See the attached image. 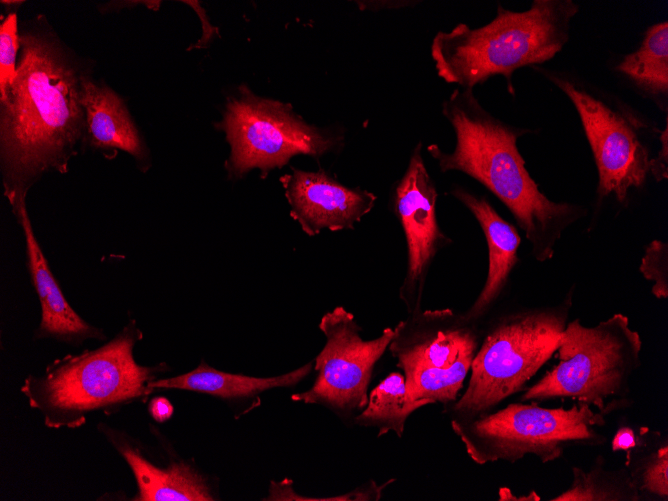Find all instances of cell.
Segmentation results:
<instances>
[{
	"instance_id": "1",
	"label": "cell",
	"mask_w": 668,
	"mask_h": 501,
	"mask_svg": "<svg viewBox=\"0 0 668 501\" xmlns=\"http://www.w3.org/2000/svg\"><path fill=\"white\" fill-rule=\"evenodd\" d=\"M15 78L0 98V153L5 196L26 197L48 171L65 173L86 131L81 77L53 35H19Z\"/></svg>"
},
{
	"instance_id": "2",
	"label": "cell",
	"mask_w": 668,
	"mask_h": 501,
	"mask_svg": "<svg viewBox=\"0 0 668 501\" xmlns=\"http://www.w3.org/2000/svg\"><path fill=\"white\" fill-rule=\"evenodd\" d=\"M442 114L454 130L456 143L453 152H445L436 144L427 147L439 169L460 171L483 184L512 213L535 259H551L563 231L586 210L580 205L552 201L539 190L517 146L518 138L529 130L492 115L473 89H455L443 101Z\"/></svg>"
},
{
	"instance_id": "3",
	"label": "cell",
	"mask_w": 668,
	"mask_h": 501,
	"mask_svg": "<svg viewBox=\"0 0 668 501\" xmlns=\"http://www.w3.org/2000/svg\"><path fill=\"white\" fill-rule=\"evenodd\" d=\"M578 11L572 0H534L524 11L498 5L496 16L486 25L471 28L460 23L450 31H439L430 48L437 75L463 89L501 75L514 96V72L558 54L569 40Z\"/></svg>"
},
{
	"instance_id": "4",
	"label": "cell",
	"mask_w": 668,
	"mask_h": 501,
	"mask_svg": "<svg viewBox=\"0 0 668 501\" xmlns=\"http://www.w3.org/2000/svg\"><path fill=\"white\" fill-rule=\"evenodd\" d=\"M142 332L131 320L114 338L94 350L68 354L42 375H29L21 386L29 406L51 429L79 428L93 412L111 415L152 393L148 384L164 369L143 366L134 358Z\"/></svg>"
},
{
	"instance_id": "5",
	"label": "cell",
	"mask_w": 668,
	"mask_h": 501,
	"mask_svg": "<svg viewBox=\"0 0 668 501\" xmlns=\"http://www.w3.org/2000/svg\"><path fill=\"white\" fill-rule=\"evenodd\" d=\"M642 342L628 318L615 314L594 327L567 323L557 349L559 362L520 401L569 398L607 414L622 406L629 382L640 366Z\"/></svg>"
},
{
	"instance_id": "6",
	"label": "cell",
	"mask_w": 668,
	"mask_h": 501,
	"mask_svg": "<svg viewBox=\"0 0 668 501\" xmlns=\"http://www.w3.org/2000/svg\"><path fill=\"white\" fill-rule=\"evenodd\" d=\"M570 307L569 297L556 306L498 318L473 358L467 388L450 406L451 420L491 412L508 397L524 391L527 382L557 352Z\"/></svg>"
},
{
	"instance_id": "7",
	"label": "cell",
	"mask_w": 668,
	"mask_h": 501,
	"mask_svg": "<svg viewBox=\"0 0 668 501\" xmlns=\"http://www.w3.org/2000/svg\"><path fill=\"white\" fill-rule=\"evenodd\" d=\"M605 424V414L585 403L565 409L521 401L471 419L451 420L466 453L479 465L513 463L526 455L548 463L570 446L603 445L606 437L597 429Z\"/></svg>"
},
{
	"instance_id": "8",
	"label": "cell",
	"mask_w": 668,
	"mask_h": 501,
	"mask_svg": "<svg viewBox=\"0 0 668 501\" xmlns=\"http://www.w3.org/2000/svg\"><path fill=\"white\" fill-rule=\"evenodd\" d=\"M230 144L226 169L231 178H240L253 168L265 178L296 155L319 158L341 146L343 136L309 124L290 104L261 98L245 85L228 100L222 121Z\"/></svg>"
},
{
	"instance_id": "9",
	"label": "cell",
	"mask_w": 668,
	"mask_h": 501,
	"mask_svg": "<svg viewBox=\"0 0 668 501\" xmlns=\"http://www.w3.org/2000/svg\"><path fill=\"white\" fill-rule=\"evenodd\" d=\"M475 323L441 309L420 310L396 325L389 349L404 372L410 400L444 405L457 400L479 347Z\"/></svg>"
},
{
	"instance_id": "10",
	"label": "cell",
	"mask_w": 668,
	"mask_h": 501,
	"mask_svg": "<svg viewBox=\"0 0 668 501\" xmlns=\"http://www.w3.org/2000/svg\"><path fill=\"white\" fill-rule=\"evenodd\" d=\"M535 69L574 105L597 167L598 195H613L624 204L629 191L642 186L650 173L651 158L642 141L648 124L622 102L606 99L572 75Z\"/></svg>"
},
{
	"instance_id": "11",
	"label": "cell",
	"mask_w": 668,
	"mask_h": 501,
	"mask_svg": "<svg viewBox=\"0 0 668 501\" xmlns=\"http://www.w3.org/2000/svg\"><path fill=\"white\" fill-rule=\"evenodd\" d=\"M319 328L326 342L315 359L316 380L309 390L293 394L292 400L323 405L339 414L362 411L374 366L394 339L396 326L363 340L353 315L339 306L323 315Z\"/></svg>"
},
{
	"instance_id": "12",
	"label": "cell",
	"mask_w": 668,
	"mask_h": 501,
	"mask_svg": "<svg viewBox=\"0 0 668 501\" xmlns=\"http://www.w3.org/2000/svg\"><path fill=\"white\" fill-rule=\"evenodd\" d=\"M421 149L419 142L392 197L393 211L407 243V270L399 294L409 314L421 310L423 288L432 260L450 242L437 221L438 192L424 164Z\"/></svg>"
},
{
	"instance_id": "13",
	"label": "cell",
	"mask_w": 668,
	"mask_h": 501,
	"mask_svg": "<svg viewBox=\"0 0 668 501\" xmlns=\"http://www.w3.org/2000/svg\"><path fill=\"white\" fill-rule=\"evenodd\" d=\"M290 215L309 236L323 229H353L375 205L376 195L341 184L325 170L292 172L280 178Z\"/></svg>"
},
{
	"instance_id": "14",
	"label": "cell",
	"mask_w": 668,
	"mask_h": 501,
	"mask_svg": "<svg viewBox=\"0 0 668 501\" xmlns=\"http://www.w3.org/2000/svg\"><path fill=\"white\" fill-rule=\"evenodd\" d=\"M99 430L123 457L137 483L135 501L216 500L207 479L184 461L167 466L154 464L134 438L121 430L99 424Z\"/></svg>"
},
{
	"instance_id": "15",
	"label": "cell",
	"mask_w": 668,
	"mask_h": 501,
	"mask_svg": "<svg viewBox=\"0 0 668 501\" xmlns=\"http://www.w3.org/2000/svg\"><path fill=\"white\" fill-rule=\"evenodd\" d=\"M12 206L25 235L28 269L41 305L37 337L53 338L72 344H80L86 339L105 338L100 329L83 320L67 302L34 235L25 197Z\"/></svg>"
},
{
	"instance_id": "16",
	"label": "cell",
	"mask_w": 668,
	"mask_h": 501,
	"mask_svg": "<svg viewBox=\"0 0 668 501\" xmlns=\"http://www.w3.org/2000/svg\"><path fill=\"white\" fill-rule=\"evenodd\" d=\"M452 195L475 217L484 233L488 247V273L485 284L464 315L476 322L496 302L504 290L510 273L518 262L521 238L517 229L503 219L485 197H477L462 188H454Z\"/></svg>"
},
{
	"instance_id": "17",
	"label": "cell",
	"mask_w": 668,
	"mask_h": 501,
	"mask_svg": "<svg viewBox=\"0 0 668 501\" xmlns=\"http://www.w3.org/2000/svg\"><path fill=\"white\" fill-rule=\"evenodd\" d=\"M80 103L92 146L125 151L138 162L147 158L146 148L127 107L112 89L82 75Z\"/></svg>"
},
{
	"instance_id": "18",
	"label": "cell",
	"mask_w": 668,
	"mask_h": 501,
	"mask_svg": "<svg viewBox=\"0 0 668 501\" xmlns=\"http://www.w3.org/2000/svg\"><path fill=\"white\" fill-rule=\"evenodd\" d=\"M312 363L287 374L269 378L231 374L210 367L205 362L192 371L166 379H155L148 384L151 392L156 389H180L206 393L222 399L252 396L259 392L297 384L311 371Z\"/></svg>"
},
{
	"instance_id": "19",
	"label": "cell",
	"mask_w": 668,
	"mask_h": 501,
	"mask_svg": "<svg viewBox=\"0 0 668 501\" xmlns=\"http://www.w3.org/2000/svg\"><path fill=\"white\" fill-rule=\"evenodd\" d=\"M616 70L653 97L668 93V22L650 26L635 51L625 55Z\"/></svg>"
},
{
	"instance_id": "20",
	"label": "cell",
	"mask_w": 668,
	"mask_h": 501,
	"mask_svg": "<svg viewBox=\"0 0 668 501\" xmlns=\"http://www.w3.org/2000/svg\"><path fill=\"white\" fill-rule=\"evenodd\" d=\"M429 404L426 400H410L404 375L393 372L370 392L368 402L355 417V422L360 426L376 427L378 436L392 431L401 437L409 415Z\"/></svg>"
},
{
	"instance_id": "21",
	"label": "cell",
	"mask_w": 668,
	"mask_h": 501,
	"mask_svg": "<svg viewBox=\"0 0 668 501\" xmlns=\"http://www.w3.org/2000/svg\"><path fill=\"white\" fill-rule=\"evenodd\" d=\"M573 481L568 489L552 501H636L641 495L627 469L606 470L597 464L586 472L572 467Z\"/></svg>"
},
{
	"instance_id": "22",
	"label": "cell",
	"mask_w": 668,
	"mask_h": 501,
	"mask_svg": "<svg viewBox=\"0 0 668 501\" xmlns=\"http://www.w3.org/2000/svg\"><path fill=\"white\" fill-rule=\"evenodd\" d=\"M628 473L639 493H647L662 500L668 499V446L636 456L628 457Z\"/></svg>"
},
{
	"instance_id": "23",
	"label": "cell",
	"mask_w": 668,
	"mask_h": 501,
	"mask_svg": "<svg viewBox=\"0 0 668 501\" xmlns=\"http://www.w3.org/2000/svg\"><path fill=\"white\" fill-rule=\"evenodd\" d=\"M394 481L395 479H390L383 484H377L376 482L371 481L343 495L323 497V498H313L295 494L292 489V482L288 479H285L284 481L279 483L272 482L270 489V496L266 500H298V501L379 500L382 496L383 490Z\"/></svg>"
},
{
	"instance_id": "24",
	"label": "cell",
	"mask_w": 668,
	"mask_h": 501,
	"mask_svg": "<svg viewBox=\"0 0 668 501\" xmlns=\"http://www.w3.org/2000/svg\"><path fill=\"white\" fill-rule=\"evenodd\" d=\"M19 46L17 16L11 13L0 26V98L5 95L15 78L17 70L15 61Z\"/></svg>"
},
{
	"instance_id": "25",
	"label": "cell",
	"mask_w": 668,
	"mask_h": 501,
	"mask_svg": "<svg viewBox=\"0 0 668 501\" xmlns=\"http://www.w3.org/2000/svg\"><path fill=\"white\" fill-rule=\"evenodd\" d=\"M643 276L653 282L652 293L659 299L668 297V249L662 241H652L640 265Z\"/></svg>"
},
{
	"instance_id": "26",
	"label": "cell",
	"mask_w": 668,
	"mask_h": 501,
	"mask_svg": "<svg viewBox=\"0 0 668 501\" xmlns=\"http://www.w3.org/2000/svg\"><path fill=\"white\" fill-rule=\"evenodd\" d=\"M668 132H667V118L664 130L661 132L660 141L661 148L657 157L650 160V173L657 181L668 178Z\"/></svg>"
},
{
	"instance_id": "27",
	"label": "cell",
	"mask_w": 668,
	"mask_h": 501,
	"mask_svg": "<svg viewBox=\"0 0 668 501\" xmlns=\"http://www.w3.org/2000/svg\"><path fill=\"white\" fill-rule=\"evenodd\" d=\"M148 410L157 422H165L173 415L174 408L165 397H155L149 402Z\"/></svg>"
},
{
	"instance_id": "28",
	"label": "cell",
	"mask_w": 668,
	"mask_h": 501,
	"mask_svg": "<svg viewBox=\"0 0 668 501\" xmlns=\"http://www.w3.org/2000/svg\"><path fill=\"white\" fill-rule=\"evenodd\" d=\"M637 443V438L632 429L629 427L620 428L612 440V450L613 451H629L632 450Z\"/></svg>"
},
{
	"instance_id": "29",
	"label": "cell",
	"mask_w": 668,
	"mask_h": 501,
	"mask_svg": "<svg viewBox=\"0 0 668 501\" xmlns=\"http://www.w3.org/2000/svg\"><path fill=\"white\" fill-rule=\"evenodd\" d=\"M415 1L406 0H382V1H358L357 5L361 10L377 11L381 9H396L414 5Z\"/></svg>"
}]
</instances>
